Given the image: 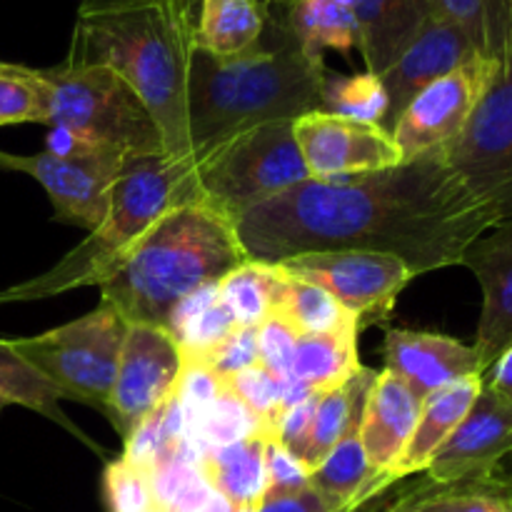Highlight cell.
I'll return each instance as SVG.
<instances>
[{
	"mask_svg": "<svg viewBox=\"0 0 512 512\" xmlns=\"http://www.w3.org/2000/svg\"><path fill=\"white\" fill-rule=\"evenodd\" d=\"M128 160L93 150H43L18 155L0 150V170L25 173L53 203L55 220L93 233L105 220L110 195Z\"/></svg>",
	"mask_w": 512,
	"mask_h": 512,
	"instance_id": "30bf717a",
	"label": "cell"
},
{
	"mask_svg": "<svg viewBox=\"0 0 512 512\" xmlns=\"http://www.w3.org/2000/svg\"><path fill=\"white\" fill-rule=\"evenodd\" d=\"M310 485L345 512L363 508L368 500H373L375 495L385 490V485L380 483V478L365 458L358 433L340 440L325 455L323 463L310 470Z\"/></svg>",
	"mask_w": 512,
	"mask_h": 512,
	"instance_id": "484cf974",
	"label": "cell"
},
{
	"mask_svg": "<svg viewBox=\"0 0 512 512\" xmlns=\"http://www.w3.org/2000/svg\"><path fill=\"white\" fill-rule=\"evenodd\" d=\"M378 373L365 365H360L350 378L335 388L325 390L320 395L318 410L313 418V433H310L308 455H305V468L313 470L323 463L325 455L335 448L343 438L358 433L360 420H363L365 403L373 390Z\"/></svg>",
	"mask_w": 512,
	"mask_h": 512,
	"instance_id": "cb8c5ba5",
	"label": "cell"
},
{
	"mask_svg": "<svg viewBox=\"0 0 512 512\" xmlns=\"http://www.w3.org/2000/svg\"><path fill=\"white\" fill-rule=\"evenodd\" d=\"M255 512H345L330 498H325L320 490L313 485H305L303 490H295L288 495H273V498H263Z\"/></svg>",
	"mask_w": 512,
	"mask_h": 512,
	"instance_id": "f35d334b",
	"label": "cell"
},
{
	"mask_svg": "<svg viewBox=\"0 0 512 512\" xmlns=\"http://www.w3.org/2000/svg\"><path fill=\"white\" fill-rule=\"evenodd\" d=\"M278 280L275 265L248 260L215 285V295L240 328H260L273 315Z\"/></svg>",
	"mask_w": 512,
	"mask_h": 512,
	"instance_id": "f1b7e54d",
	"label": "cell"
},
{
	"mask_svg": "<svg viewBox=\"0 0 512 512\" xmlns=\"http://www.w3.org/2000/svg\"><path fill=\"white\" fill-rule=\"evenodd\" d=\"M193 155L200 195L233 223L255 205L310 180L295 143L293 120L258 125Z\"/></svg>",
	"mask_w": 512,
	"mask_h": 512,
	"instance_id": "ba28073f",
	"label": "cell"
},
{
	"mask_svg": "<svg viewBox=\"0 0 512 512\" xmlns=\"http://www.w3.org/2000/svg\"><path fill=\"white\" fill-rule=\"evenodd\" d=\"M278 268V265H275ZM278 290L273 300L270 318L288 325L295 335H325V333H358V320L318 285L300 280L280 270Z\"/></svg>",
	"mask_w": 512,
	"mask_h": 512,
	"instance_id": "d4e9b609",
	"label": "cell"
},
{
	"mask_svg": "<svg viewBox=\"0 0 512 512\" xmlns=\"http://www.w3.org/2000/svg\"><path fill=\"white\" fill-rule=\"evenodd\" d=\"M493 228L438 153L378 173L305 180L235 220L248 260L368 250L395 255L413 275L460 265Z\"/></svg>",
	"mask_w": 512,
	"mask_h": 512,
	"instance_id": "6da1fadb",
	"label": "cell"
},
{
	"mask_svg": "<svg viewBox=\"0 0 512 512\" xmlns=\"http://www.w3.org/2000/svg\"><path fill=\"white\" fill-rule=\"evenodd\" d=\"M488 483L498 485L500 490H505V493L512 495V453L505 455V458L495 465V470L490 473Z\"/></svg>",
	"mask_w": 512,
	"mask_h": 512,
	"instance_id": "60d3db41",
	"label": "cell"
},
{
	"mask_svg": "<svg viewBox=\"0 0 512 512\" xmlns=\"http://www.w3.org/2000/svg\"><path fill=\"white\" fill-rule=\"evenodd\" d=\"M188 363L203 365L210 373L218 375L220 380H228L230 375L240 373V370L250 368L258 363V328H238L220 340L215 348L208 353L195 355V358H185Z\"/></svg>",
	"mask_w": 512,
	"mask_h": 512,
	"instance_id": "d590c367",
	"label": "cell"
},
{
	"mask_svg": "<svg viewBox=\"0 0 512 512\" xmlns=\"http://www.w3.org/2000/svg\"><path fill=\"white\" fill-rule=\"evenodd\" d=\"M295 333L280 320L270 318L258 328V363L275 378H290Z\"/></svg>",
	"mask_w": 512,
	"mask_h": 512,
	"instance_id": "74e56055",
	"label": "cell"
},
{
	"mask_svg": "<svg viewBox=\"0 0 512 512\" xmlns=\"http://www.w3.org/2000/svg\"><path fill=\"white\" fill-rule=\"evenodd\" d=\"M480 388H483V375H470V378L455 380V383L435 390L423 400L418 425H415L413 435L405 445L403 458L395 465V480L425 473L440 445L453 435L460 420L468 415Z\"/></svg>",
	"mask_w": 512,
	"mask_h": 512,
	"instance_id": "ffe728a7",
	"label": "cell"
},
{
	"mask_svg": "<svg viewBox=\"0 0 512 512\" xmlns=\"http://www.w3.org/2000/svg\"><path fill=\"white\" fill-rule=\"evenodd\" d=\"M325 73V60L303 53L273 15L260 43L238 58L218 60L195 50L188 88L193 153H205L258 125L320 110Z\"/></svg>",
	"mask_w": 512,
	"mask_h": 512,
	"instance_id": "3957f363",
	"label": "cell"
},
{
	"mask_svg": "<svg viewBox=\"0 0 512 512\" xmlns=\"http://www.w3.org/2000/svg\"><path fill=\"white\" fill-rule=\"evenodd\" d=\"M248 263L235 223L205 200L170 210L100 285L128 323L168 330L175 310Z\"/></svg>",
	"mask_w": 512,
	"mask_h": 512,
	"instance_id": "277c9868",
	"label": "cell"
},
{
	"mask_svg": "<svg viewBox=\"0 0 512 512\" xmlns=\"http://www.w3.org/2000/svg\"><path fill=\"white\" fill-rule=\"evenodd\" d=\"M103 483L110 512H158L148 473L123 455L105 465Z\"/></svg>",
	"mask_w": 512,
	"mask_h": 512,
	"instance_id": "e575fe53",
	"label": "cell"
},
{
	"mask_svg": "<svg viewBox=\"0 0 512 512\" xmlns=\"http://www.w3.org/2000/svg\"><path fill=\"white\" fill-rule=\"evenodd\" d=\"M265 478H268V483H265L263 498H273V495H288L310 485V470L283 445L268 438V443H265Z\"/></svg>",
	"mask_w": 512,
	"mask_h": 512,
	"instance_id": "8d00e7d4",
	"label": "cell"
},
{
	"mask_svg": "<svg viewBox=\"0 0 512 512\" xmlns=\"http://www.w3.org/2000/svg\"><path fill=\"white\" fill-rule=\"evenodd\" d=\"M490 75H493V55H473L448 75L420 90L405 105L390 130L403 153V163L438 153L463 133L475 105L488 88Z\"/></svg>",
	"mask_w": 512,
	"mask_h": 512,
	"instance_id": "7c38bea8",
	"label": "cell"
},
{
	"mask_svg": "<svg viewBox=\"0 0 512 512\" xmlns=\"http://www.w3.org/2000/svg\"><path fill=\"white\" fill-rule=\"evenodd\" d=\"M320 110L360 123H383L388 113V95L373 73L338 75L325 73L320 88Z\"/></svg>",
	"mask_w": 512,
	"mask_h": 512,
	"instance_id": "4dcf8cb0",
	"label": "cell"
},
{
	"mask_svg": "<svg viewBox=\"0 0 512 512\" xmlns=\"http://www.w3.org/2000/svg\"><path fill=\"white\" fill-rule=\"evenodd\" d=\"M125 330L128 320L113 305L100 300L93 313L60 328L33 338L5 340L15 355L63 395V400H75L110 415V395L118 375Z\"/></svg>",
	"mask_w": 512,
	"mask_h": 512,
	"instance_id": "52a82bcc",
	"label": "cell"
},
{
	"mask_svg": "<svg viewBox=\"0 0 512 512\" xmlns=\"http://www.w3.org/2000/svg\"><path fill=\"white\" fill-rule=\"evenodd\" d=\"M195 200H203L195 155L130 158L110 195L103 223L50 270L0 290V305L33 303L75 288H100L155 223Z\"/></svg>",
	"mask_w": 512,
	"mask_h": 512,
	"instance_id": "5b68a950",
	"label": "cell"
},
{
	"mask_svg": "<svg viewBox=\"0 0 512 512\" xmlns=\"http://www.w3.org/2000/svg\"><path fill=\"white\" fill-rule=\"evenodd\" d=\"M423 400L390 370L375 378L360 420V443L370 468L385 488L395 483V465L403 458L405 445L418 425Z\"/></svg>",
	"mask_w": 512,
	"mask_h": 512,
	"instance_id": "ac0fdd59",
	"label": "cell"
},
{
	"mask_svg": "<svg viewBox=\"0 0 512 512\" xmlns=\"http://www.w3.org/2000/svg\"><path fill=\"white\" fill-rule=\"evenodd\" d=\"M43 78L50 88L45 150H93L123 160L168 153L148 105L115 70L60 63Z\"/></svg>",
	"mask_w": 512,
	"mask_h": 512,
	"instance_id": "8992f818",
	"label": "cell"
},
{
	"mask_svg": "<svg viewBox=\"0 0 512 512\" xmlns=\"http://www.w3.org/2000/svg\"><path fill=\"white\" fill-rule=\"evenodd\" d=\"M512 453V403L483 383L468 415L440 445L425 468L428 483L488 480L495 465Z\"/></svg>",
	"mask_w": 512,
	"mask_h": 512,
	"instance_id": "5bb4252c",
	"label": "cell"
},
{
	"mask_svg": "<svg viewBox=\"0 0 512 512\" xmlns=\"http://www.w3.org/2000/svg\"><path fill=\"white\" fill-rule=\"evenodd\" d=\"M483 383L512 403V345L490 365L488 373L483 375Z\"/></svg>",
	"mask_w": 512,
	"mask_h": 512,
	"instance_id": "ab89813d",
	"label": "cell"
},
{
	"mask_svg": "<svg viewBox=\"0 0 512 512\" xmlns=\"http://www.w3.org/2000/svg\"><path fill=\"white\" fill-rule=\"evenodd\" d=\"M385 512H512V495L488 480L428 483Z\"/></svg>",
	"mask_w": 512,
	"mask_h": 512,
	"instance_id": "f546056e",
	"label": "cell"
},
{
	"mask_svg": "<svg viewBox=\"0 0 512 512\" xmlns=\"http://www.w3.org/2000/svg\"><path fill=\"white\" fill-rule=\"evenodd\" d=\"M158 512H173V510H158Z\"/></svg>",
	"mask_w": 512,
	"mask_h": 512,
	"instance_id": "ee69618b",
	"label": "cell"
},
{
	"mask_svg": "<svg viewBox=\"0 0 512 512\" xmlns=\"http://www.w3.org/2000/svg\"><path fill=\"white\" fill-rule=\"evenodd\" d=\"M223 388L253 415L260 433L270 438L283 415V378H275L263 365L255 363L223 380Z\"/></svg>",
	"mask_w": 512,
	"mask_h": 512,
	"instance_id": "836d02e7",
	"label": "cell"
},
{
	"mask_svg": "<svg viewBox=\"0 0 512 512\" xmlns=\"http://www.w3.org/2000/svg\"><path fill=\"white\" fill-rule=\"evenodd\" d=\"M460 265L473 270L483 290V310L473 348L485 375L512 345V220L480 235L465 250Z\"/></svg>",
	"mask_w": 512,
	"mask_h": 512,
	"instance_id": "2e32d148",
	"label": "cell"
},
{
	"mask_svg": "<svg viewBox=\"0 0 512 512\" xmlns=\"http://www.w3.org/2000/svg\"><path fill=\"white\" fill-rule=\"evenodd\" d=\"M365 70L383 75L435 13L430 0H353Z\"/></svg>",
	"mask_w": 512,
	"mask_h": 512,
	"instance_id": "d6986e66",
	"label": "cell"
},
{
	"mask_svg": "<svg viewBox=\"0 0 512 512\" xmlns=\"http://www.w3.org/2000/svg\"><path fill=\"white\" fill-rule=\"evenodd\" d=\"M258 3L263 5V8L270 13V10H273V8H285V5L293 3V0H258Z\"/></svg>",
	"mask_w": 512,
	"mask_h": 512,
	"instance_id": "b9f144b4",
	"label": "cell"
},
{
	"mask_svg": "<svg viewBox=\"0 0 512 512\" xmlns=\"http://www.w3.org/2000/svg\"><path fill=\"white\" fill-rule=\"evenodd\" d=\"M235 512H255V510H248V508H238Z\"/></svg>",
	"mask_w": 512,
	"mask_h": 512,
	"instance_id": "7bdbcfd3",
	"label": "cell"
},
{
	"mask_svg": "<svg viewBox=\"0 0 512 512\" xmlns=\"http://www.w3.org/2000/svg\"><path fill=\"white\" fill-rule=\"evenodd\" d=\"M293 135L313 180L353 178L403 163L395 138L378 123L313 110L293 120Z\"/></svg>",
	"mask_w": 512,
	"mask_h": 512,
	"instance_id": "4fadbf2b",
	"label": "cell"
},
{
	"mask_svg": "<svg viewBox=\"0 0 512 512\" xmlns=\"http://www.w3.org/2000/svg\"><path fill=\"white\" fill-rule=\"evenodd\" d=\"M435 13L458 25L480 55H490L512 28V0H430Z\"/></svg>",
	"mask_w": 512,
	"mask_h": 512,
	"instance_id": "d6a6232c",
	"label": "cell"
},
{
	"mask_svg": "<svg viewBox=\"0 0 512 512\" xmlns=\"http://www.w3.org/2000/svg\"><path fill=\"white\" fill-rule=\"evenodd\" d=\"M473 55L480 53L473 48L468 35L458 25L450 23L440 13L430 15L423 28H420V33L398 55V60L383 75H378L385 95H388V113H385V120L380 125L390 133L405 105L420 90L448 75L450 70L463 65Z\"/></svg>",
	"mask_w": 512,
	"mask_h": 512,
	"instance_id": "9a60e30c",
	"label": "cell"
},
{
	"mask_svg": "<svg viewBox=\"0 0 512 512\" xmlns=\"http://www.w3.org/2000/svg\"><path fill=\"white\" fill-rule=\"evenodd\" d=\"M50 123V88L43 70L0 60V125Z\"/></svg>",
	"mask_w": 512,
	"mask_h": 512,
	"instance_id": "1f68e13d",
	"label": "cell"
},
{
	"mask_svg": "<svg viewBox=\"0 0 512 512\" xmlns=\"http://www.w3.org/2000/svg\"><path fill=\"white\" fill-rule=\"evenodd\" d=\"M268 15L258 0H200L195 45L218 60L238 58L260 43Z\"/></svg>",
	"mask_w": 512,
	"mask_h": 512,
	"instance_id": "7402d4cb",
	"label": "cell"
},
{
	"mask_svg": "<svg viewBox=\"0 0 512 512\" xmlns=\"http://www.w3.org/2000/svg\"><path fill=\"white\" fill-rule=\"evenodd\" d=\"M60 400H63V395H60L48 380L40 378L20 355H15V350L10 348L8 340H0V413H3L5 408H10V405L28 408L33 410V413L48 418L50 423L68 430L70 435L83 440L88 448L100 450L93 440L85 438L83 430H80L73 420H68V415L60 410Z\"/></svg>",
	"mask_w": 512,
	"mask_h": 512,
	"instance_id": "83f0119b",
	"label": "cell"
},
{
	"mask_svg": "<svg viewBox=\"0 0 512 512\" xmlns=\"http://www.w3.org/2000/svg\"><path fill=\"white\" fill-rule=\"evenodd\" d=\"M265 438L253 433L228 445H213L198 455V468L235 510H255L265 495Z\"/></svg>",
	"mask_w": 512,
	"mask_h": 512,
	"instance_id": "44dd1931",
	"label": "cell"
},
{
	"mask_svg": "<svg viewBox=\"0 0 512 512\" xmlns=\"http://www.w3.org/2000/svg\"><path fill=\"white\" fill-rule=\"evenodd\" d=\"M278 23L315 60H323L325 50L350 53L358 48L353 0H293L283 8Z\"/></svg>",
	"mask_w": 512,
	"mask_h": 512,
	"instance_id": "603a6c76",
	"label": "cell"
},
{
	"mask_svg": "<svg viewBox=\"0 0 512 512\" xmlns=\"http://www.w3.org/2000/svg\"><path fill=\"white\" fill-rule=\"evenodd\" d=\"M183 370L185 353L168 330L128 323L110 395L108 418L113 428L128 438L148 415L173 400Z\"/></svg>",
	"mask_w": 512,
	"mask_h": 512,
	"instance_id": "8fae6325",
	"label": "cell"
},
{
	"mask_svg": "<svg viewBox=\"0 0 512 512\" xmlns=\"http://www.w3.org/2000/svg\"><path fill=\"white\" fill-rule=\"evenodd\" d=\"M358 368V333L295 335L290 375L313 393L335 388Z\"/></svg>",
	"mask_w": 512,
	"mask_h": 512,
	"instance_id": "4316f807",
	"label": "cell"
},
{
	"mask_svg": "<svg viewBox=\"0 0 512 512\" xmlns=\"http://www.w3.org/2000/svg\"><path fill=\"white\" fill-rule=\"evenodd\" d=\"M275 265L333 295L358 320L360 330L388 323L398 295L415 278L413 270L395 255L368 250L303 253Z\"/></svg>",
	"mask_w": 512,
	"mask_h": 512,
	"instance_id": "9c48e42d",
	"label": "cell"
},
{
	"mask_svg": "<svg viewBox=\"0 0 512 512\" xmlns=\"http://www.w3.org/2000/svg\"><path fill=\"white\" fill-rule=\"evenodd\" d=\"M195 25V0H80L65 63L115 70L148 105L168 155L188 158Z\"/></svg>",
	"mask_w": 512,
	"mask_h": 512,
	"instance_id": "7a4b0ae2",
	"label": "cell"
},
{
	"mask_svg": "<svg viewBox=\"0 0 512 512\" xmlns=\"http://www.w3.org/2000/svg\"><path fill=\"white\" fill-rule=\"evenodd\" d=\"M383 353L385 370L398 375L420 400L455 380L483 375L473 345L440 333L390 328Z\"/></svg>",
	"mask_w": 512,
	"mask_h": 512,
	"instance_id": "e0dca14e",
	"label": "cell"
}]
</instances>
